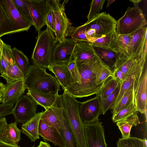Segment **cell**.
I'll return each instance as SVG.
<instances>
[{"label":"cell","instance_id":"6da1fadb","mask_svg":"<svg viewBox=\"0 0 147 147\" xmlns=\"http://www.w3.org/2000/svg\"><path fill=\"white\" fill-rule=\"evenodd\" d=\"M75 61L80 76L81 83L71 81L65 90L75 98H82L98 94L103 84L98 85L97 81L106 66L98 56L83 61Z\"/></svg>","mask_w":147,"mask_h":147},{"label":"cell","instance_id":"7a4b0ae2","mask_svg":"<svg viewBox=\"0 0 147 147\" xmlns=\"http://www.w3.org/2000/svg\"><path fill=\"white\" fill-rule=\"evenodd\" d=\"M32 25L19 13L13 0H0V38L27 31Z\"/></svg>","mask_w":147,"mask_h":147},{"label":"cell","instance_id":"3957f363","mask_svg":"<svg viewBox=\"0 0 147 147\" xmlns=\"http://www.w3.org/2000/svg\"><path fill=\"white\" fill-rule=\"evenodd\" d=\"M62 104L71 131L78 147H87L84 123L80 118L79 107L80 102L66 90L62 95Z\"/></svg>","mask_w":147,"mask_h":147},{"label":"cell","instance_id":"277c9868","mask_svg":"<svg viewBox=\"0 0 147 147\" xmlns=\"http://www.w3.org/2000/svg\"><path fill=\"white\" fill-rule=\"evenodd\" d=\"M46 70L33 64L30 65L24 78L26 88L28 90L58 94L60 85L56 77L47 73Z\"/></svg>","mask_w":147,"mask_h":147},{"label":"cell","instance_id":"5b68a950","mask_svg":"<svg viewBox=\"0 0 147 147\" xmlns=\"http://www.w3.org/2000/svg\"><path fill=\"white\" fill-rule=\"evenodd\" d=\"M57 42L54 32L48 27L38 32L31 57L33 64L47 69L52 63V55Z\"/></svg>","mask_w":147,"mask_h":147},{"label":"cell","instance_id":"8992f818","mask_svg":"<svg viewBox=\"0 0 147 147\" xmlns=\"http://www.w3.org/2000/svg\"><path fill=\"white\" fill-rule=\"evenodd\" d=\"M117 21L106 12L100 13L84 24L86 27V34L88 42L110 34L116 30Z\"/></svg>","mask_w":147,"mask_h":147},{"label":"cell","instance_id":"52a82bcc","mask_svg":"<svg viewBox=\"0 0 147 147\" xmlns=\"http://www.w3.org/2000/svg\"><path fill=\"white\" fill-rule=\"evenodd\" d=\"M147 22L143 11L137 5L128 7L124 15L117 21L116 31L118 34H131L145 27Z\"/></svg>","mask_w":147,"mask_h":147},{"label":"cell","instance_id":"ba28073f","mask_svg":"<svg viewBox=\"0 0 147 147\" xmlns=\"http://www.w3.org/2000/svg\"><path fill=\"white\" fill-rule=\"evenodd\" d=\"M55 17L54 33L57 42H61L66 38L67 30L72 24L65 12V5L67 2L64 1L50 0Z\"/></svg>","mask_w":147,"mask_h":147},{"label":"cell","instance_id":"9c48e42d","mask_svg":"<svg viewBox=\"0 0 147 147\" xmlns=\"http://www.w3.org/2000/svg\"><path fill=\"white\" fill-rule=\"evenodd\" d=\"M38 105L26 94L21 96L15 103L12 114L15 123L24 124L36 113Z\"/></svg>","mask_w":147,"mask_h":147},{"label":"cell","instance_id":"30bf717a","mask_svg":"<svg viewBox=\"0 0 147 147\" xmlns=\"http://www.w3.org/2000/svg\"><path fill=\"white\" fill-rule=\"evenodd\" d=\"M87 147H107L104 129L99 119L89 124L84 123Z\"/></svg>","mask_w":147,"mask_h":147},{"label":"cell","instance_id":"8fae6325","mask_svg":"<svg viewBox=\"0 0 147 147\" xmlns=\"http://www.w3.org/2000/svg\"><path fill=\"white\" fill-rule=\"evenodd\" d=\"M77 42L68 38L58 42L56 44L52 55V63L67 64L74 59L73 52Z\"/></svg>","mask_w":147,"mask_h":147},{"label":"cell","instance_id":"7c38bea8","mask_svg":"<svg viewBox=\"0 0 147 147\" xmlns=\"http://www.w3.org/2000/svg\"><path fill=\"white\" fill-rule=\"evenodd\" d=\"M80 115L83 123L89 124L98 120L101 115L100 96L96 95L93 98L80 102Z\"/></svg>","mask_w":147,"mask_h":147},{"label":"cell","instance_id":"4fadbf2b","mask_svg":"<svg viewBox=\"0 0 147 147\" xmlns=\"http://www.w3.org/2000/svg\"><path fill=\"white\" fill-rule=\"evenodd\" d=\"M62 95H60L58 105L53 106L54 111L60 122V133L66 147H78L62 105Z\"/></svg>","mask_w":147,"mask_h":147},{"label":"cell","instance_id":"5bb4252c","mask_svg":"<svg viewBox=\"0 0 147 147\" xmlns=\"http://www.w3.org/2000/svg\"><path fill=\"white\" fill-rule=\"evenodd\" d=\"M28 5L33 25L38 33L46 24L47 0H26Z\"/></svg>","mask_w":147,"mask_h":147},{"label":"cell","instance_id":"9a60e30c","mask_svg":"<svg viewBox=\"0 0 147 147\" xmlns=\"http://www.w3.org/2000/svg\"><path fill=\"white\" fill-rule=\"evenodd\" d=\"M147 28H140L131 34L130 42L124 52L119 59H128L133 57L147 40Z\"/></svg>","mask_w":147,"mask_h":147},{"label":"cell","instance_id":"2e32d148","mask_svg":"<svg viewBox=\"0 0 147 147\" xmlns=\"http://www.w3.org/2000/svg\"><path fill=\"white\" fill-rule=\"evenodd\" d=\"M147 69L146 66L141 76L136 91L134 95L137 110L142 114L147 112Z\"/></svg>","mask_w":147,"mask_h":147},{"label":"cell","instance_id":"e0dca14e","mask_svg":"<svg viewBox=\"0 0 147 147\" xmlns=\"http://www.w3.org/2000/svg\"><path fill=\"white\" fill-rule=\"evenodd\" d=\"M26 89L24 79L7 84L2 97V103L10 102L15 103L21 96L24 94Z\"/></svg>","mask_w":147,"mask_h":147},{"label":"cell","instance_id":"ac0fdd59","mask_svg":"<svg viewBox=\"0 0 147 147\" xmlns=\"http://www.w3.org/2000/svg\"><path fill=\"white\" fill-rule=\"evenodd\" d=\"M38 133L45 141H50L59 147H66L60 133L41 119L39 124Z\"/></svg>","mask_w":147,"mask_h":147},{"label":"cell","instance_id":"d6986e66","mask_svg":"<svg viewBox=\"0 0 147 147\" xmlns=\"http://www.w3.org/2000/svg\"><path fill=\"white\" fill-rule=\"evenodd\" d=\"M26 94L45 110L57 105L58 103L59 94L46 93L37 90H28Z\"/></svg>","mask_w":147,"mask_h":147},{"label":"cell","instance_id":"ffe728a7","mask_svg":"<svg viewBox=\"0 0 147 147\" xmlns=\"http://www.w3.org/2000/svg\"><path fill=\"white\" fill-rule=\"evenodd\" d=\"M53 73L64 90L69 86L71 77L68 67V64H57L52 63L47 67Z\"/></svg>","mask_w":147,"mask_h":147},{"label":"cell","instance_id":"44dd1931","mask_svg":"<svg viewBox=\"0 0 147 147\" xmlns=\"http://www.w3.org/2000/svg\"><path fill=\"white\" fill-rule=\"evenodd\" d=\"M97 56L94 47L89 42H78L73 52L74 59L83 61L92 59Z\"/></svg>","mask_w":147,"mask_h":147},{"label":"cell","instance_id":"7402d4cb","mask_svg":"<svg viewBox=\"0 0 147 147\" xmlns=\"http://www.w3.org/2000/svg\"><path fill=\"white\" fill-rule=\"evenodd\" d=\"M43 111L38 112L32 118L22 125V133L26 135L32 142L39 138L38 127L40 121Z\"/></svg>","mask_w":147,"mask_h":147},{"label":"cell","instance_id":"603a6c76","mask_svg":"<svg viewBox=\"0 0 147 147\" xmlns=\"http://www.w3.org/2000/svg\"><path fill=\"white\" fill-rule=\"evenodd\" d=\"M94 48L100 60L113 72L119 59L118 53L107 49L96 47Z\"/></svg>","mask_w":147,"mask_h":147},{"label":"cell","instance_id":"cb8c5ba5","mask_svg":"<svg viewBox=\"0 0 147 147\" xmlns=\"http://www.w3.org/2000/svg\"><path fill=\"white\" fill-rule=\"evenodd\" d=\"M117 35V34L115 30L106 36L95 39L90 42L93 47L110 50L119 55L116 40Z\"/></svg>","mask_w":147,"mask_h":147},{"label":"cell","instance_id":"d4e9b609","mask_svg":"<svg viewBox=\"0 0 147 147\" xmlns=\"http://www.w3.org/2000/svg\"><path fill=\"white\" fill-rule=\"evenodd\" d=\"M13 123L7 125L4 133L0 140L9 144L17 146L21 139L22 130Z\"/></svg>","mask_w":147,"mask_h":147},{"label":"cell","instance_id":"484cf974","mask_svg":"<svg viewBox=\"0 0 147 147\" xmlns=\"http://www.w3.org/2000/svg\"><path fill=\"white\" fill-rule=\"evenodd\" d=\"M137 112L116 122L117 125L121 132L122 138L130 137V131L133 125L136 126L140 123Z\"/></svg>","mask_w":147,"mask_h":147},{"label":"cell","instance_id":"4316f807","mask_svg":"<svg viewBox=\"0 0 147 147\" xmlns=\"http://www.w3.org/2000/svg\"><path fill=\"white\" fill-rule=\"evenodd\" d=\"M12 50L15 63L22 71L25 78L30 66L29 59L22 51L16 48H13Z\"/></svg>","mask_w":147,"mask_h":147},{"label":"cell","instance_id":"83f0119b","mask_svg":"<svg viewBox=\"0 0 147 147\" xmlns=\"http://www.w3.org/2000/svg\"><path fill=\"white\" fill-rule=\"evenodd\" d=\"M86 27L84 24L77 27L71 25L67 30L65 36L66 38H70L77 42H88L86 35Z\"/></svg>","mask_w":147,"mask_h":147},{"label":"cell","instance_id":"f1b7e54d","mask_svg":"<svg viewBox=\"0 0 147 147\" xmlns=\"http://www.w3.org/2000/svg\"><path fill=\"white\" fill-rule=\"evenodd\" d=\"M136 92L134 86H132L123 95L113 110L111 112L113 115L126 108L134 100V95Z\"/></svg>","mask_w":147,"mask_h":147},{"label":"cell","instance_id":"f546056e","mask_svg":"<svg viewBox=\"0 0 147 147\" xmlns=\"http://www.w3.org/2000/svg\"><path fill=\"white\" fill-rule=\"evenodd\" d=\"M41 119L47 124L60 133V122L54 111L53 106L43 112Z\"/></svg>","mask_w":147,"mask_h":147},{"label":"cell","instance_id":"4dcf8cb0","mask_svg":"<svg viewBox=\"0 0 147 147\" xmlns=\"http://www.w3.org/2000/svg\"><path fill=\"white\" fill-rule=\"evenodd\" d=\"M0 76L4 78L7 84L20 79H24V76L15 63L10 64L5 73L1 75Z\"/></svg>","mask_w":147,"mask_h":147},{"label":"cell","instance_id":"1f68e13d","mask_svg":"<svg viewBox=\"0 0 147 147\" xmlns=\"http://www.w3.org/2000/svg\"><path fill=\"white\" fill-rule=\"evenodd\" d=\"M120 83L112 76L109 77L104 82L100 92L96 94L100 96V101L105 99L114 91Z\"/></svg>","mask_w":147,"mask_h":147},{"label":"cell","instance_id":"d6a6232c","mask_svg":"<svg viewBox=\"0 0 147 147\" xmlns=\"http://www.w3.org/2000/svg\"><path fill=\"white\" fill-rule=\"evenodd\" d=\"M117 147H147V140L136 137H129L119 139L117 142Z\"/></svg>","mask_w":147,"mask_h":147},{"label":"cell","instance_id":"836d02e7","mask_svg":"<svg viewBox=\"0 0 147 147\" xmlns=\"http://www.w3.org/2000/svg\"><path fill=\"white\" fill-rule=\"evenodd\" d=\"M120 83L114 91L104 100L100 101L101 115H104L115 101L118 95L121 87Z\"/></svg>","mask_w":147,"mask_h":147},{"label":"cell","instance_id":"e575fe53","mask_svg":"<svg viewBox=\"0 0 147 147\" xmlns=\"http://www.w3.org/2000/svg\"><path fill=\"white\" fill-rule=\"evenodd\" d=\"M13 1L19 13L33 25L29 8L26 0H13Z\"/></svg>","mask_w":147,"mask_h":147},{"label":"cell","instance_id":"d590c367","mask_svg":"<svg viewBox=\"0 0 147 147\" xmlns=\"http://www.w3.org/2000/svg\"><path fill=\"white\" fill-rule=\"evenodd\" d=\"M137 112L133 100L127 107L113 115L112 119L113 122H117Z\"/></svg>","mask_w":147,"mask_h":147},{"label":"cell","instance_id":"8d00e7d4","mask_svg":"<svg viewBox=\"0 0 147 147\" xmlns=\"http://www.w3.org/2000/svg\"><path fill=\"white\" fill-rule=\"evenodd\" d=\"M105 1V0H93L91 1L90 4V9L87 16L88 20H90L100 13Z\"/></svg>","mask_w":147,"mask_h":147},{"label":"cell","instance_id":"74e56055","mask_svg":"<svg viewBox=\"0 0 147 147\" xmlns=\"http://www.w3.org/2000/svg\"><path fill=\"white\" fill-rule=\"evenodd\" d=\"M68 67L72 78L70 82L76 84H80V76L75 59L72 60L68 63Z\"/></svg>","mask_w":147,"mask_h":147},{"label":"cell","instance_id":"f35d334b","mask_svg":"<svg viewBox=\"0 0 147 147\" xmlns=\"http://www.w3.org/2000/svg\"><path fill=\"white\" fill-rule=\"evenodd\" d=\"M131 34L120 35L117 34V43L119 50V56L125 51L130 40Z\"/></svg>","mask_w":147,"mask_h":147},{"label":"cell","instance_id":"ab89813d","mask_svg":"<svg viewBox=\"0 0 147 147\" xmlns=\"http://www.w3.org/2000/svg\"><path fill=\"white\" fill-rule=\"evenodd\" d=\"M46 24L54 33L55 32V17L50 0H47V11L46 17Z\"/></svg>","mask_w":147,"mask_h":147},{"label":"cell","instance_id":"60d3db41","mask_svg":"<svg viewBox=\"0 0 147 147\" xmlns=\"http://www.w3.org/2000/svg\"><path fill=\"white\" fill-rule=\"evenodd\" d=\"M1 55L10 64L15 63L12 49L11 46L4 42Z\"/></svg>","mask_w":147,"mask_h":147},{"label":"cell","instance_id":"b9f144b4","mask_svg":"<svg viewBox=\"0 0 147 147\" xmlns=\"http://www.w3.org/2000/svg\"><path fill=\"white\" fill-rule=\"evenodd\" d=\"M14 104L11 102L0 104V118L12 114Z\"/></svg>","mask_w":147,"mask_h":147},{"label":"cell","instance_id":"7bdbcfd3","mask_svg":"<svg viewBox=\"0 0 147 147\" xmlns=\"http://www.w3.org/2000/svg\"><path fill=\"white\" fill-rule=\"evenodd\" d=\"M110 76L113 77V72L107 66L105 67L97 81L98 85L103 84L107 79Z\"/></svg>","mask_w":147,"mask_h":147},{"label":"cell","instance_id":"ee69618b","mask_svg":"<svg viewBox=\"0 0 147 147\" xmlns=\"http://www.w3.org/2000/svg\"><path fill=\"white\" fill-rule=\"evenodd\" d=\"M10 64L1 55L0 58V73L3 74L6 72Z\"/></svg>","mask_w":147,"mask_h":147},{"label":"cell","instance_id":"f6af8a7d","mask_svg":"<svg viewBox=\"0 0 147 147\" xmlns=\"http://www.w3.org/2000/svg\"><path fill=\"white\" fill-rule=\"evenodd\" d=\"M113 78L121 83L126 76L119 70L115 69L113 72Z\"/></svg>","mask_w":147,"mask_h":147},{"label":"cell","instance_id":"bcb514c9","mask_svg":"<svg viewBox=\"0 0 147 147\" xmlns=\"http://www.w3.org/2000/svg\"><path fill=\"white\" fill-rule=\"evenodd\" d=\"M7 125L5 117L0 118V140L4 133L6 127Z\"/></svg>","mask_w":147,"mask_h":147},{"label":"cell","instance_id":"7dc6e473","mask_svg":"<svg viewBox=\"0 0 147 147\" xmlns=\"http://www.w3.org/2000/svg\"><path fill=\"white\" fill-rule=\"evenodd\" d=\"M5 85L0 82V96H3L5 89Z\"/></svg>","mask_w":147,"mask_h":147},{"label":"cell","instance_id":"c3c4849f","mask_svg":"<svg viewBox=\"0 0 147 147\" xmlns=\"http://www.w3.org/2000/svg\"><path fill=\"white\" fill-rule=\"evenodd\" d=\"M0 147H20L17 146H13L6 144L0 140Z\"/></svg>","mask_w":147,"mask_h":147},{"label":"cell","instance_id":"681fc988","mask_svg":"<svg viewBox=\"0 0 147 147\" xmlns=\"http://www.w3.org/2000/svg\"><path fill=\"white\" fill-rule=\"evenodd\" d=\"M37 147H51V146L48 143L41 141Z\"/></svg>","mask_w":147,"mask_h":147},{"label":"cell","instance_id":"f907efd6","mask_svg":"<svg viewBox=\"0 0 147 147\" xmlns=\"http://www.w3.org/2000/svg\"><path fill=\"white\" fill-rule=\"evenodd\" d=\"M3 42V41L0 38V58L2 55Z\"/></svg>","mask_w":147,"mask_h":147},{"label":"cell","instance_id":"816d5d0a","mask_svg":"<svg viewBox=\"0 0 147 147\" xmlns=\"http://www.w3.org/2000/svg\"><path fill=\"white\" fill-rule=\"evenodd\" d=\"M130 1L133 3L135 5H137L141 1V0H130Z\"/></svg>","mask_w":147,"mask_h":147},{"label":"cell","instance_id":"f5cc1de1","mask_svg":"<svg viewBox=\"0 0 147 147\" xmlns=\"http://www.w3.org/2000/svg\"><path fill=\"white\" fill-rule=\"evenodd\" d=\"M115 0H109L107 1H108L107 7H108L112 3H113Z\"/></svg>","mask_w":147,"mask_h":147},{"label":"cell","instance_id":"db71d44e","mask_svg":"<svg viewBox=\"0 0 147 147\" xmlns=\"http://www.w3.org/2000/svg\"><path fill=\"white\" fill-rule=\"evenodd\" d=\"M2 97L0 96V103L2 102Z\"/></svg>","mask_w":147,"mask_h":147},{"label":"cell","instance_id":"11a10c76","mask_svg":"<svg viewBox=\"0 0 147 147\" xmlns=\"http://www.w3.org/2000/svg\"><path fill=\"white\" fill-rule=\"evenodd\" d=\"M32 147H34L33 146H32Z\"/></svg>","mask_w":147,"mask_h":147}]
</instances>
